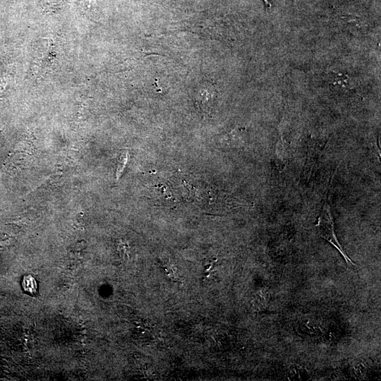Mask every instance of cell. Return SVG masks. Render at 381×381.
I'll use <instances>...</instances> for the list:
<instances>
[{
    "instance_id": "cell-1",
    "label": "cell",
    "mask_w": 381,
    "mask_h": 381,
    "mask_svg": "<svg viewBox=\"0 0 381 381\" xmlns=\"http://www.w3.org/2000/svg\"><path fill=\"white\" fill-rule=\"evenodd\" d=\"M316 229L318 234L332 244L344 258L346 262L349 264L356 265L354 262L346 255L334 233L333 219L331 214L329 207L327 202H325L318 217L316 224Z\"/></svg>"
},
{
    "instance_id": "cell-2",
    "label": "cell",
    "mask_w": 381,
    "mask_h": 381,
    "mask_svg": "<svg viewBox=\"0 0 381 381\" xmlns=\"http://www.w3.org/2000/svg\"><path fill=\"white\" fill-rule=\"evenodd\" d=\"M22 286L24 291L29 294H35L37 292V282L35 279L30 275L24 277Z\"/></svg>"
},
{
    "instance_id": "cell-3",
    "label": "cell",
    "mask_w": 381,
    "mask_h": 381,
    "mask_svg": "<svg viewBox=\"0 0 381 381\" xmlns=\"http://www.w3.org/2000/svg\"><path fill=\"white\" fill-rule=\"evenodd\" d=\"M128 152H126L121 155L118 161L117 168H116V180H118L121 177L125 169V167L126 165V162H128Z\"/></svg>"
}]
</instances>
